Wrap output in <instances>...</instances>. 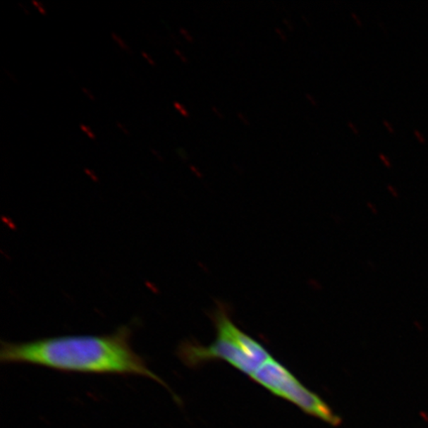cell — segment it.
I'll return each instance as SVG.
<instances>
[{
	"label": "cell",
	"mask_w": 428,
	"mask_h": 428,
	"mask_svg": "<svg viewBox=\"0 0 428 428\" xmlns=\"http://www.w3.org/2000/svg\"><path fill=\"white\" fill-rule=\"evenodd\" d=\"M131 334L130 327L121 326L107 335H65L19 343L2 341L0 361L45 367L63 373L146 377L167 389L181 403L168 384L132 348Z\"/></svg>",
	"instance_id": "1"
},
{
	"label": "cell",
	"mask_w": 428,
	"mask_h": 428,
	"mask_svg": "<svg viewBox=\"0 0 428 428\" xmlns=\"http://www.w3.org/2000/svg\"><path fill=\"white\" fill-rule=\"evenodd\" d=\"M212 319L217 331L214 342L204 346L193 340H185L178 345L176 354L188 368H199L207 362L221 360L251 377L270 360L271 354L236 326L224 305L215 308Z\"/></svg>",
	"instance_id": "2"
},
{
	"label": "cell",
	"mask_w": 428,
	"mask_h": 428,
	"mask_svg": "<svg viewBox=\"0 0 428 428\" xmlns=\"http://www.w3.org/2000/svg\"><path fill=\"white\" fill-rule=\"evenodd\" d=\"M250 378L274 395L293 403L305 413L319 417L330 424H339L340 418L332 412L331 408L319 396L303 386L292 372L273 357Z\"/></svg>",
	"instance_id": "3"
},
{
	"label": "cell",
	"mask_w": 428,
	"mask_h": 428,
	"mask_svg": "<svg viewBox=\"0 0 428 428\" xmlns=\"http://www.w3.org/2000/svg\"><path fill=\"white\" fill-rule=\"evenodd\" d=\"M110 36H111L112 40H114V42L119 46V48L122 49V50L123 51H126V53H132L130 47L127 45L126 41H124L123 39H122L121 37L118 35V34L115 33V32H111Z\"/></svg>",
	"instance_id": "4"
},
{
	"label": "cell",
	"mask_w": 428,
	"mask_h": 428,
	"mask_svg": "<svg viewBox=\"0 0 428 428\" xmlns=\"http://www.w3.org/2000/svg\"><path fill=\"white\" fill-rule=\"evenodd\" d=\"M173 107H175V109H177L178 112H180L181 115H183V117H185V118H188V117H190V112H188V109H185V107L183 106L182 104H180V102H173Z\"/></svg>",
	"instance_id": "5"
},
{
	"label": "cell",
	"mask_w": 428,
	"mask_h": 428,
	"mask_svg": "<svg viewBox=\"0 0 428 428\" xmlns=\"http://www.w3.org/2000/svg\"><path fill=\"white\" fill-rule=\"evenodd\" d=\"M32 4H33L37 11L40 12V14H42V16H45L46 14H47V11H46L45 6H44L40 1H38V0H32Z\"/></svg>",
	"instance_id": "6"
},
{
	"label": "cell",
	"mask_w": 428,
	"mask_h": 428,
	"mask_svg": "<svg viewBox=\"0 0 428 428\" xmlns=\"http://www.w3.org/2000/svg\"><path fill=\"white\" fill-rule=\"evenodd\" d=\"M80 130L84 131L85 133L87 134V137H89L90 139H92V140H95V139H97V136H95L94 132L90 130L89 126H85V124H80Z\"/></svg>",
	"instance_id": "7"
},
{
	"label": "cell",
	"mask_w": 428,
	"mask_h": 428,
	"mask_svg": "<svg viewBox=\"0 0 428 428\" xmlns=\"http://www.w3.org/2000/svg\"><path fill=\"white\" fill-rule=\"evenodd\" d=\"M84 172H85V175H87V177H89L90 178V180L92 181V182L99 183V177H97V176L95 175V173L94 172H92V171L90 170V169L85 168Z\"/></svg>",
	"instance_id": "8"
},
{
	"label": "cell",
	"mask_w": 428,
	"mask_h": 428,
	"mask_svg": "<svg viewBox=\"0 0 428 428\" xmlns=\"http://www.w3.org/2000/svg\"><path fill=\"white\" fill-rule=\"evenodd\" d=\"M141 56H142V57L145 59L147 62H148L149 65H151L152 67H157V63L155 62V60H154V59L152 58L151 56L149 55L148 53L141 52Z\"/></svg>",
	"instance_id": "9"
},
{
	"label": "cell",
	"mask_w": 428,
	"mask_h": 428,
	"mask_svg": "<svg viewBox=\"0 0 428 428\" xmlns=\"http://www.w3.org/2000/svg\"><path fill=\"white\" fill-rule=\"evenodd\" d=\"M180 33L182 34L183 37H185V39L188 41V42H193V40H195V39H193V37L192 36V34H190V32L187 30V29L180 28Z\"/></svg>",
	"instance_id": "10"
},
{
	"label": "cell",
	"mask_w": 428,
	"mask_h": 428,
	"mask_svg": "<svg viewBox=\"0 0 428 428\" xmlns=\"http://www.w3.org/2000/svg\"><path fill=\"white\" fill-rule=\"evenodd\" d=\"M82 92H84L85 97H87V99L92 100V102H97V97H95V95L92 94V92H90V89H87V87H82Z\"/></svg>",
	"instance_id": "11"
},
{
	"label": "cell",
	"mask_w": 428,
	"mask_h": 428,
	"mask_svg": "<svg viewBox=\"0 0 428 428\" xmlns=\"http://www.w3.org/2000/svg\"><path fill=\"white\" fill-rule=\"evenodd\" d=\"M173 53H175L176 55L178 56V58L180 59V60L182 61V62L183 63H188V58L185 57V56L183 55V54L182 52H181V51L178 50V49H175V50H173Z\"/></svg>",
	"instance_id": "12"
},
{
	"label": "cell",
	"mask_w": 428,
	"mask_h": 428,
	"mask_svg": "<svg viewBox=\"0 0 428 428\" xmlns=\"http://www.w3.org/2000/svg\"><path fill=\"white\" fill-rule=\"evenodd\" d=\"M116 126L118 127V128L121 129V130L122 132H123V133L126 134V135H127V136L131 135L130 131H129L128 128H127V127L126 126H123V124H122L121 122L117 121Z\"/></svg>",
	"instance_id": "13"
},
{
	"label": "cell",
	"mask_w": 428,
	"mask_h": 428,
	"mask_svg": "<svg viewBox=\"0 0 428 428\" xmlns=\"http://www.w3.org/2000/svg\"><path fill=\"white\" fill-rule=\"evenodd\" d=\"M177 153L178 155L180 156V158L182 159V160L185 161V162L188 160L187 152L183 150V149L178 148Z\"/></svg>",
	"instance_id": "14"
},
{
	"label": "cell",
	"mask_w": 428,
	"mask_h": 428,
	"mask_svg": "<svg viewBox=\"0 0 428 428\" xmlns=\"http://www.w3.org/2000/svg\"><path fill=\"white\" fill-rule=\"evenodd\" d=\"M150 151L151 153L153 154V155L155 156V157L157 158L159 161H160V162H164V157L162 155H161L160 152L156 150V149L154 148H151Z\"/></svg>",
	"instance_id": "15"
},
{
	"label": "cell",
	"mask_w": 428,
	"mask_h": 428,
	"mask_svg": "<svg viewBox=\"0 0 428 428\" xmlns=\"http://www.w3.org/2000/svg\"><path fill=\"white\" fill-rule=\"evenodd\" d=\"M190 170H192V173H195V176H197V178H204V175H202V172H200L199 169L195 167V166L190 165Z\"/></svg>",
	"instance_id": "16"
},
{
	"label": "cell",
	"mask_w": 428,
	"mask_h": 428,
	"mask_svg": "<svg viewBox=\"0 0 428 428\" xmlns=\"http://www.w3.org/2000/svg\"><path fill=\"white\" fill-rule=\"evenodd\" d=\"M380 158H381V160H383L384 163L386 164V166L391 167V162L388 160V158H386V156H384L383 154H380Z\"/></svg>",
	"instance_id": "17"
},
{
	"label": "cell",
	"mask_w": 428,
	"mask_h": 428,
	"mask_svg": "<svg viewBox=\"0 0 428 428\" xmlns=\"http://www.w3.org/2000/svg\"><path fill=\"white\" fill-rule=\"evenodd\" d=\"M415 135H417V138L420 139V142H425V138L424 137H423L422 134L420 133V131L417 130H415Z\"/></svg>",
	"instance_id": "18"
},
{
	"label": "cell",
	"mask_w": 428,
	"mask_h": 428,
	"mask_svg": "<svg viewBox=\"0 0 428 428\" xmlns=\"http://www.w3.org/2000/svg\"><path fill=\"white\" fill-rule=\"evenodd\" d=\"M19 7H21L22 11L25 12L26 16H30V12H29L28 9H27L26 6H22L21 4H18Z\"/></svg>",
	"instance_id": "19"
},
{
	"label": "cell",
	"mask_w": 428,
	"mask_h": 428,
	"mask_svg": "<svg viewBox=\"0 0 428 428\" xmlns=\"http://www.w3.org/2000/svg\"><path fill=\"white\" fill-rule=\"evenodd\" d=\"M4 73H6L9 78H11V80H13L14 82H17V80L16 79V78L13 77V75H11L9 71L4 70Z\"/></svg>",
	"instance_id": "20"
},
{
	"label": "cell",
	"mask_w": 428,
	"mask_h": 428,
	"mask_svg": "<svg viewBox=\"0 0 428 428\" xmlns=\"http://www.w3.org/2000/svg\"><path fill=\"white\" fill-rule=\"evenodd\" d=\"M212 110H214V111L215 112V114H216L217 115H219V116L220 117V118H224V115H222L221 114H220L219 110L216 109V107L215 106H212Z\"/></svg>",
	"instance_id": "21"
},
{
	"label": "cell",
	"mask_w": 428,
	"mask_h": 428,
	"mask_svg": "<svg viewBox=\"0 0 428 428\" xmlns=\"http://www.w3.org/2000/svg\"><path fill=\"white\" fill-rule=\"evenodd\" d=\"M384 123H385V124H386V126H388V128H389V129H390V131H391V132H393V128H392V126H391V124H390V123H388V121H384Z\"/></svg>",
	"instance_id": "22"
}]
</instances>
